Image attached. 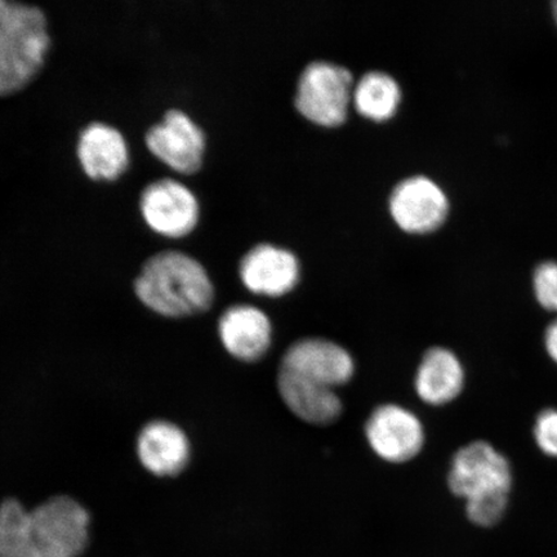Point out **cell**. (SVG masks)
<instances>
[{
  "instance_id": "6da1fadb",
  "label": "cell",
  "mask_w": 557,
  "mask_h": 557,
  "mask_svg": "<svg viewBox=\"0 0 557 557\" xmlns=\"http://www.w3.org/2000/svg\"><path fill=\"white\" fill-rule=\"evenodd\" d=\"M89 513L78 500L55 496L27 511L16 499L0 505V557H79Z\"/></svg>"
},
{
  "instance_id": "7a4b0ae2",
  "label": "cell",
  "mask_w": 557,
  "mask_h": 557,
  "mask_svg": "<svg viewBox=\"0 0 557 557\" xmlns=\"http://www.w3.org/2000/svg\"><path fill=\"white\" fill-rule=\"evenodd\" d=\"M135 292L146 308L174 319L207 312L214 301V285L207 269L177 250L151 256L136 277Z\"/></svg>"
},
{
  "instance_id": "3957f363",
  "label": "cell",
  "mask_w": 557,
  "mask_h": 557,
  "mask_svg": "<svg viewBox=\"0 0 557 557\" xmlns=\"http://www.w3.org/2000/svg\"><path fill=\"white\" fill-rule=\"evenodd\" d=\"M448 486L466 500L468 518L479 527H493L504 518L512 486L511 466L486 442L465 445L453 456Z\"/></svg>"
},
{
  "instance_id": "277c9868",
  "label": "cell",
  "mask_w": 557,
  "mask_h": 557,
  "mask_svg": "<svg viewBox=\"0 0 557 557\" xmlns=\"http://www.w3.org/2000/svg\"><path fill=\"white\" fill-rule=\"evenodd\" d=\"M50 47L44 10L0 0V97L29 86L44 69Z\"/></svg>"
},
{
  "instance_id": "5b68a950",
  "label": "cell",
  "mask_w": 557,
  "mask_h": 557,
  "mask_svg": "<svg viewBox=\"0 0 557 557\" xmlns=\"http://www.w3.org/2000/svg\"><path fill=\"white\" fill-rule=\"evenodd\" d=\"M354 87L350 70L329 61H313L299 76L296 109L312 123L338 127L346 121Z\"/></svg>"
},
{
  "instance_id": "8992f818",
  "label": "cell",
  "mask_w": 557,
  "mask_h": 557,
  "mask_svg": "<svg viewBox=\"0 0 557 557\" xmlns=\"http://www.w3.org/2000/svg\"><path fill=\"white\" fill-rule=\"evenodd\" d=\"M364 435L374 455L392 465L413 461L426 443L420 417L395 403L381 404L372 410Z\"/></svg>"
},
{
  "instance_id": "52a82bcc",
  "label": "cell",
  "mask_w": 557,
  "mask_h": 557,
  "mask_svg": "<svg viewBox=\"0 0 557 557\" xmlns=\"http://www.w3.org/2000/svg\"><path fill=\"white\" fill-rule=\"evenodd\" d=\"M139 211L152 232L165 238H185L198 226L200 207L197 197L176 180L162 178L145 187Z\"/></svg>"
},
{
  "instance_id": "ba28073f",
  "label": "cell",
  "mask_w": 557,
  "mask_h": 557,
  "mask_svg": "<svg viewBox=\"0 0 557 557\" xmlns=\"http://www.w3.org/2000/svg\"><path fill=\"white\" fill-rule=\"evenodd\" d=\"M145 141L151 154L173 171L193 174L203 165L205 131L184 111H166L163 120L146 132Z\"/></svg>"
},
{
  "instance_id": "9c48e42d",
  "label": "cell",
  "mask_w": 557,
  "mask_h": 557,
  "mask_svg": "<svg viewBox=\"0 0 557 557\" xmlns=\"http://www.w3.org/2000/svg\"><path fill=\"white\" fill-rule=\"evenodd\" d=\"M389 213L404 232L428 234L444 224L449 212V201L434 180L412 176L394 187L388 200Z\"/></svg>"
},
{
  "instance_id": "30bf717a",
  "label": "cell",
  "mask_w": 557,
  "mask_h": 557,
  "mask_svg": "<svg viewBox=\"0 0 557 557\" xmlns=\"http://www.w3.org/2000/svg\"><path fill=\"white\" fill-rule=\"evenodd\" d=\"M281 369L337 389L354 379L357 366L343 345L322 337H306L285 350Z\"/></svg>"
},
{
  "instance_id": "8fae6325",
  "label": "cell",
  "mask_w": 557,
  "mask_h": 557,
  "mask_svg": "<svg viewBox=\"0 0 557 557\" xmlns=\"http://www.w3.org/2000/svg\"><path fill=\"white\" fill-rule=\"evenodd\" d=\"M240 281L253 295L278 298L297 287L301 264L289 249L274 244H257L239 263Z\"/></svg>"
},
{
  "instance_id": "7c38bea8",
  "label": "cell",
  "mask_w": 557,
  "mask_h": 557,
  "mask_svg": "<svg viewBox=\"0 0 557 557\" xmlns=\"http://www.w3.org/2000/svg\"><path fill=\"white\" fill-rule=\"evenodd\" d=\"M219 336L227 354L243 363H259L271 350L274 326L253 305H234L222 313Z\"/></svg>"
},
{
  "instance_id": "4fadbf2b",
  "label": "cell",
  "mask_w": 557,
  "mask_h": 557,
  "mask_svg": "<svg viewBox=\"0 0 557 557\" xmlns=\"http://www.w3.org/2000/svg\"><path fill=\"white\" fill-rule=\"evenodd\" d=\"M276 387L289 412L313 426H330L343 416L344 404L334 388L281 368L277 372Z\"/></svg>"
},
{
  "instance_id": "5bb4252c",
  "label": "cell",
  "mask_w": 557,
  "mask_h": 557,
  "mask_svg": "<svg viewBox=\"0 0 557 557\" xmlns=\"http://www.w3.org/2000/svg\"><path fill=\"white\" fill-rule=\"evenodd\" d=\"M76 156L82 170L95 181H115L129 166L127 141L121 131L107 123H89L81 132Z\"/></svg>"
},
{
  "instance_id": "9a60e30c",
  "label": "cell",
  "mask_w": 557,
  "mask_h": 557,
  "mask_svg": "<svg viewBox=\"0 0 557 557\" xmlns=\"http://www.w3.org/2000/svg\"><path fill=\"white\" fill-rule=\"evenodd\" d=\"M137 456L156 476H177L190 461V442L183 429L169 421H152L137 438Z\"/></svg>"
},
{
  "instance_id": "2e32d148",
  "label": "cell",
  "mask_w": 557,
  "mask_h": 557,
  "mask_svg": "<svg viewBox=\"0 0 557 557\" xmlns=\"http://www.w3.org/2000/svg\"><path fill=\"white\" fill-rule=\"evenodd\" d=\"M466 381L461 360L447 347H430L417 367L414 389L428 406L443 407L463 392Z\"/></svg>"
},
{
  "instance_id": "e0dca14e",
  "label": "cell",
  "mask_w": 557,
  "mask_h": 557,
  "mask_svg": "<svg viewBox=\"0 0 557 557\" xmlns=\"http://www.w3.org/2000/svg\"><path fill=\"white\" fill-rule=\"evenodd\" d=\"M401 102V89L394 76L368 72L354 87L352 103L358 113L374 122L393 117Z\"/></svg>"
},
{
  "instance_id": "ac0fdd59",
  "label": "cell",
  "mask_w": 557,
  "mask_h": 557,
  "mask_svg": "<svg viewBox=\"0 0 557 557\" xmlns=\"http://www.w3.org/2000/svg\"><path fill=\"white\" fill-rule=\"evenodd\" d=\"M534 294L543 309L557 312V262H545L535 269Z\"/></svg>"
},
{
  "instance_id": "d6986e66",
  "label": "cell",
  "mask_w": 557,
  "mask_h": 557,
  "mask_svg": "<svg viewBox=\"0 0 557 557\" xmlns=\"http://www.w3.org/2000/svg\"><path fill=\"white\" fill-rule=\"evenodd\" d=\"M534 437L539 447L547 456L557 458V410L547 409L537 417Z\"/></svg>"
},
{
  "instance_id": "ffe728a7",
  "label": "cell",
  "mask_w": 557,
  "mask_h": 557,
  "mask_svg": "<svg viewBox=\"0 0 557 557\" xmlns=\"http://www.w3.org/2000/svg\"><path fill=\"white\" fill-rule=\"evenodd\" d=\"M546 350L557 364V319L548 325L545 334Z\"/></svg>"
},
{
  "instance_id": "44dd1931",
  "label": "cell",
  "mask_w": 557,
  "mask_h": 557,
  "mask_svg": "<svg viewBox=\"0 0 557 557\" xmlns=\"http://www.w3.org/2000/svg\"><path fill=\"white\" fill-rule=\"evenodd\" d=\"M554 15L557 24V2L554 3Z\"/></svg>"
}]
</instances>
